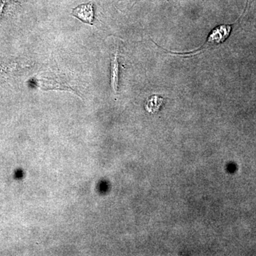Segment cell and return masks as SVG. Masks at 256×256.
<instances>
[{"instance_id":"cell-3","label":"cell","mask_w":256,"mask_h":256,"mask_svg":"<svg viewBox=\"0 0 256 256\" xmlns=\"http://www.w3.org/2000/svg\"><path fill=\"white\" fill-rule=\"evenodd\" d=\"M119 82V63L118 52L111 57V86L114 92H118Z\"/></svg>"},{"instance_id":"cell-1","label":"cell","mask_w":256,"mask_h":256,"mask_svg":"<svg viewBox=\"0 0 256 256\" xmlns=\"http://www.w3.org/2000/svg\"><path fill=\"white\" fill-rule=\"evenodd\" d=\"M230 30H232V26H229V25L224 24L217 26L210 34L206 44H204V45L202 46L204 48L198 50H195L194 54H192L201 53V52H204V50H208L212 47H214L220 44L223 43L229 36Z\"/></svg>"},{"instance_id":"cell-4","label":"cell","mask_w":256,"mask_h":256,"mask_svg":"<svg viewBox=\"0 0 256 256\" xmlns=\"http://www.w3.org/2000/svg\"><path fill=\"white\" fill-rule=\"evenodd\" d=\"M162 99L161 98L156 96H152L146 102V110L150 111V112H154V111L158 110L162 104Z\"/></svg>"},{"instance_id":"cell-2","label":"cell","mask_w":256,"mask_h":256,"mask_svg":"<svg viewBox=\"0 0 256 256\" xmlns=\"http://www.w3.org/2000/svg\"><path fill=\"white\" fill-rule=\"evenodd\" d=\"M72 15L78 18L82 22L90 25L94 24L92 21L94 20V12L92 3L79 5L73 10Z\"/></svg>"}]
</instances>
